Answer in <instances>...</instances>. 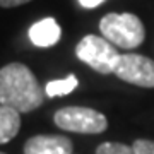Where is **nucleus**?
I'll list each match as a JSON object with an SVG mask.
<instances>
[{
	"mask_svg": "<svg viewBox=\"0 0 154 154\" xmlns=\"http://www.w3.org/2000/svg\"><path fill=\"white\" fill-rule=\"evenodd\" d=\"M21 128V116L16 110L0 105V144H5L17 135Z\"/></svg>",
	"mask_w": 154,
	"mask_h": 154,
	"instance_id": "6e6552de",
	"label": "nucleus"
},
{
	"mask_svg": "<svg viewBox=\"0 0 154 154\" xmlns=\"http://www.w3.org/2000/svg\"><path fill=\"white\" fill-rule=\"evenodd\" d=\"M96 154H135L132 146L122 142H103L96 149Z\"/></svg>",
	"mask_w": 154,
	"mask_h": 154,
	"instance_id": "9d476101",
	"label": "nucleus"
},
{
	"mask_svg": "<svg viewBox=\"0 0 154 154\" xmlns=\"http://www.w3.org/2000/svg\"><path fill=\"white\" fill-rule=\"evenodd\" d=\"M0 154H5V152H0Z\"/></svg>",
	"mask_w": 154,
	"mask_h": 154,
	"instance_id": "4468645a",
	"label": "nucleus"
},
{
	"mask_svg": "<svg viewBox=\"0 0 154 154\" xmlns=\"http://www.w3.org/2000/svg\"><path fill=\"white\" fill-rule=\"evenodd\" d=\"M105 0H79V4L84 7V9H94V7L101 5Z\"/></svg>",
	"mask_w": 154,
	"mask_h": 154,
	"instance_id": "ddd939ff",
	"label": "nucleus"
},
{
	"mask_svg": "<svg viewBox=\"0 0 154 154\" xmlns=\"http://www.w3.org/2000/svg\"><path fill=\"white\" fill-rule=\"evenodd\" d=\"M62 36V29L57 24V21L53 17H45L41 21L34 22L33 26L29 28V39L34 46L39 48H48L60 39Z\"/></svg>",
	"mask_w": 154,
	"mask_h": 154,
	"instance_id": "0eeeda50",
	"label": "nucleus"
},
{
	"mask_svg": "<svg viewBox=\"0 0 154 154\" xmlns=\"http://www.w3.org/2000/svg\"><path fill=\"white\" fill-rule=\"evenodd\" d=\"M118 79L139 88H154V62L137 53H120L115 70Z\"/></svg>",
	"mask_w": 154,
	"mask_h": 154,
	"instance_id": "39448f33",
	"label": "nucleus"
},
{
	"mask_svg": "<svg viewBox=\"0 0 154 154\" xmlns=\"http://www.w3.org/2000/svg\"><path fill=\"white\" fill-rule=\"evenodd\" d=\"M134 151L135 154H154V140H147V139H137L134 142Z\"/></svg>",
	"mask_w": 154,
	"mask_h": 154,
	"instance_id": "9b49d317",
	"label": "nucleus"
},
{
	"mask_svg": "<svg viewBox=\"0 0 154 154\" xmlns=\"http://www.w3.org/2000/svg\"><path fill=\"white\" fill-rule=\"evenodd\" d=\"M45 93L24 63L12 62L0 69V105L17 113H29L43 105Z\"/></svg>",
	"mask_w": 154,
	"mask_h": 154,
	"instance_id": "f257e3e1",
	"label": "nucleus"
},
{
	"mask_svg": "<svg viewBox=\"0 0 154 154\" xmlns=\"http://www.w3.org/2000/svg\"><path fill=\"white\" fill-rule=\"evenodd\" d=\"M99 31L111 45L125 50L137 48L139 45H142L146 38V29H144L142 21L130 12L106 14L99 21Z\"/></svg>",
	"mask_w": 154,
	"mask_h": 154,
	"instance_id": "f03ea898",
	"label": "nucleus"
},
{
	"mask_svg": "<svg viewBox=\"0 0 154 154\" xmlns=\"http://www.w3.org/2000/svg\"><path fill=\"white\" fill-rule=\"evenodd\" d=\"M75 55L81 62L94 69L99 74H113L120 53L106 38L88 34L75 46Z\"/></svg>",
	"mask_w": 154,
	"mask_h": 154,
	"instance_id": "7ed1b4c3",
	"label": "nucleus"
},
{
	"mask_svg": "<svg viewBox=\"0 0 154 154\" xmlns=\"http://www.w3.org/2000/svg\"><path fill=\"white\" fill-rule=\"evenodd\" d=\"M72 140L65 135H34L24 144V154H74Z\"/></svg>",
	"mask_w": 154,
	"mask_h": 154,
	"instance_id": "423d86ee",
	"label": "nucleus"
},
{
	"mask_svg": "<svg viewBox=\"0 0 154 154\" xmlns=\"http://www.w3.org/2000/svg\"><path fill=\"white\" fill-rule=\"evenodd\" d=\"M31 0H0V7H17V5H22V4H28Z\"/></svg>",
	"mask_w": 154,
	"mask_h": 154,
	"instance_id": "f8f14e48",
	"label": "nucleus"
},
{
	"mask_svg": "<svg viewBox=\"0 0 154 154\" xmlns=\"http://www.w3.org/2000/svg\"><path fill=\"white\" fill-rule=\"evenodd\" d=\"M77 77L74 74H70L65 79H58V81H50L46 86H45V94L48 98H55V96H67L70 94L74 89L77 88Z\"/></svg>",
	"mask_w": 154,
	"mask_h": 154,
	"instance_id": "1a4fd4ad",
	"label": "nucleus"
},
{
	"mask_svg": "<svg viewBox=\"0 0 154 154\" xmlns=\"http://www.w3.org/2000/svg\"><path fill=\"white\" fill-rule=\"evenodd\" d=\"M53 120L58 128L75 134H101L108 127V120L103 113L84 106L60 108Z\"/></svg>",
	"mask_w": 154,
	"mask_h": 154,
	"instance_id": "20e7f679",
	"label": "nucleus"
}]
</instances>
